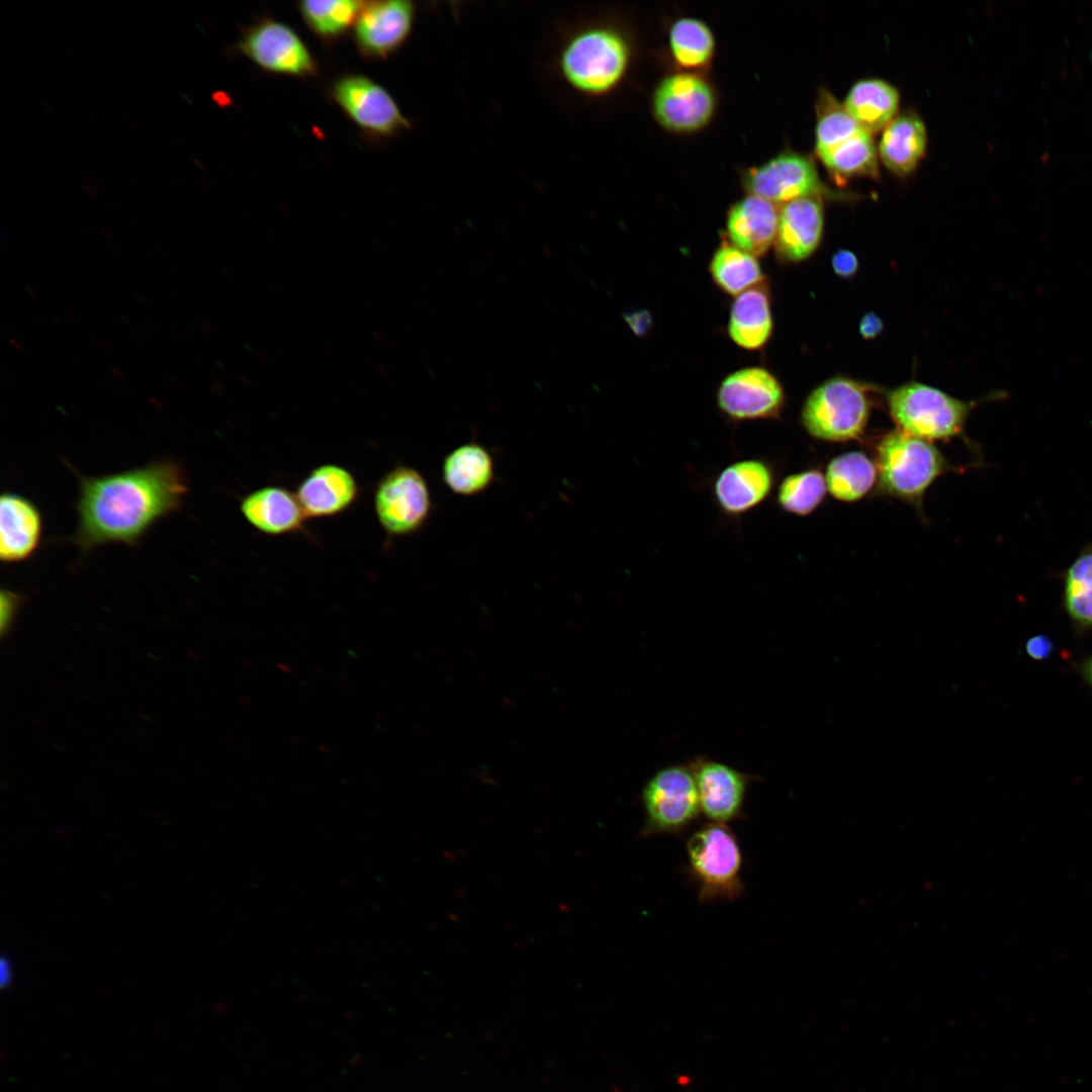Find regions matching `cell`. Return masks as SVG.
Listing matches in <instances>:
<instances>
[{
  "label": "cell",
  "mask_w": 1092,
  "mask_h": 1092,
  "mask_svg": "<svg viewBox=\"0 0 1092 1092\" xmlns=\"http://www.w3.org/2000/svg\"><path fill=\"white\" fill-rule=\"evenodd\" d=\"M42 517L27 497L6 491L0 498V559L17 563L30 558L38 549Z\"/></svg>",
  "instance_id": "cell-21"
},
{
  "label": "cell",
  "mask_w": 1092,
  "mask_h": 1092,
  "mask_svg": "<svg viewBox=\"0 0 1092 1092\" xmlns=\"http://www.w3.org/2000/svg\"><path fill=\"white\" fill-rule=\"evenodd\" d=\"M741 181L746 194L779 206L795 199L821 198L826 194L813 160L793 151L781 152L760 165L748 168Z\"/></svg>",
  "instance_id": "cell-12"
},
{
  "label": "cell",
  "mask_w": 1092,
  "mask_h": 1092,
  "mask_svg": "<svg viewBox=\"0 0 1092 1092\" xmlns=\"http://www.w3.org/2000/svg\"><path fill=\"white\" fill-rule=\"evenodd\" d=\"M112 373H113L114 375H116L117 377H119V378H121V379H124V375H123V374H122V372H120V371H119L118 369H116V368H113V369H112Z\"/></svg>",
  "instance_id": "cell-40"
},
{
  "label": "cell",
  "mask_w": 1092,
  "mask_h": 1092,
  "mask_svg": "<svg viewBox=\"0 0 1092 1092\" xmlns=\"http://www.w3.org/2000/svg\"><path fill=\"white\" fill-rule=\"evenodd\" d=\"M714 251L708 270L714 284L725 294L736 297L766 281L757 257L740 250L724 239Z\"/></svg>",
  "instance_id": "cell-28"
},
{
  "label": "cell",
  "mask_w": 1092,
  "mask_h": 1092,
  "mask_svg": "<svg viewBox=\"0 0 1092 1092\" xmlns=\"http://www.w3.org/2000/svg\"><path fill=\"white\" fill-rule=\"evenodd\" d=\"M824 476L828 492L844 503L863 498L878 481L875 461L859 451L845 452L832 458Z\"/></svg>",
  "instance_id": "cell-27"
},
{
  "label": "cell",
  "mask_w": 1092,
  "mask_h": 1092,
  "mask_svg": "<svg viewBox=\"0 0 1092 1092\" xmlns=\"http://www.w3.org/2000/svg\"><path fill=\"white\" fill-rule=\"evenodd\" d=\"M774 487V471L765 461L746 459L725 467L714 481L713 492L720 510L740 516L759 506Z\"/></svg>",
  "instance_id": "cell-18"
},
{
  "label": "cell",
  "mask_w": 1092,
  "mask_h": 1092,
  "mask_svg": "<svg viewBox=\"0 0 1092 1092\" xmlns=\"http://www.w3.org/2000/svg\"><path fill=\"white\" fill-rule=\"evenodd\" d=\"M701 812L711 821L726 824L743 816L750 775L729 764L697 756L691 761Z\"/></svg>",
  "instance_id": "cell-15"
},
{
  "label": "cell",
  "mask_w": 1092,
  "mask_h": 1092,
  "mask_svg": "<svg viewBox=\"0 0 1092 1092\" xmlns=\"http://www.w3.org/2000/svg\"><path fill=\"white\" fill-rule=\"evenodd\" d=\"M834 175L842 178L878 174V149L872 134L861 130L818 157Z\"/></svg>",
  "instance_id": "cell-30"
},
{
  "label": "cell",
  "mask_w": 1092,
  "mask_h": 1092,
  "mask_svg": "<svg viewBox=\"0 0 1092 1092\" xmlns=\"http://www.w3.org/2000/svg\"><path fill=\"white\" fill-rule=\"evenodd\" d=\"M716 108V91L701 72L677 70L667 74L651 96L656 122L675 133H691L706 127Z\"/></svg>",
  "instance_id": "cell-8"
},
{
  "label": "cell",
  "mask_w": 1092,
  "mask_h": 1092,
  "mask_svg": "<svg viewBox=\"0 0 1092 1092\" xmlns=\"http://www.w3.org/2000/svg\"><path fill=\"white\" fill-rule=\"evenodd\" d=\"M373 507L375 516L389 538L419 532L432 512V498L423 474L407 465H397L377 482Z\"/></svg>",
  "instance_id": "cell-9"
},
{
  "label": "cell",
  "mask_w": 1092,
  "mask_h": 1092,
  "mask_svg": "<svg viewBox=\"0 0 1092 1092\" xmlns=\"http://www.w3.org/2000/svg\"><path fill=\"white\" fill-rule=\"evenodd\" d=\"M899 101V92L890 83L864 79L852 85L842 104L852 119L873 134L897 116Z\"/></svg>",
  "instance_id": "cell-24"
},
{
  "label": "cell",
  "mask_w": 1092,
  "mask_h": 1092,
  "mask_svg": "<svg viewBox=\"0 0 1092 1092\" xmlns=\"http://www.w3.org/2000/svg\"><path fill=\"white\" fill-rule=\"evenodd\" d=\"M832 267L837 275L841 277H851L858 269V260L851 251L840 250L832 257Z\"/></svg>",
  "instance_id": "cell-34"
},
{
  "label": "cell",
  "mask_w": 1092,
  "mask_h": 1092,
  "mask_svg": "<svg viewBox=\"0 0 1092 1092\" xmlns=\"http://www.w3.org/2000/svg\"><path fill=\"white\" fill-rule=\"evenodd\" d=\"M824 231V206L820 197H803L780 206L775 251L779 260L798 263L818 249Z\"/></svg>",
  "instance_id": "cell-16"
},
{
  "label": "cell",
  "mask_w": 1092,
  "mask_h": 1092,
  "mask_svg": "<svg viewBox=\"0 0 1092 1092\" xmlns=\"http://www.w3.org/2000/svg\"><path fill=\"white\" fill-rule=\"evenodd\" d=\"M9 343L11 345H13L17 350H20V351L22 350V347L17 342H15L13 339H9Z\"/></svg>",
  "instance_id": "cell-41"
},
{
  "label": "cell",
  "mask_w": 1092,
  "mask_h": 1092,
  "mask_svg": "<svg viewBox=\"0 0 1092 1092\" xmlns=\"http://www.w3.org/2000/svg\"><path fill=\"white\" fill-rule=\"evenodd\" d=\"M444 483L455 494L472 496L485 491L494 479L490 453L477 443L456 447L444 459Z\"/></svg>",
  "instance_id": "cell-25"
},
{
  "label": "cell",
  "mask_w": 1092,
  "mask_h": 1092,
  "mask_svg": "<svg viewBox=\"0 0 1092 1092\" xmlns=\"http://www.w3.org/2000/svg\"><path fill=\"white\" fill-rule=\"evenodd\" d=\"M12 981V970L10 961L6 956H2L0 960V985L2 988H6Z\"/></svg>",
  "instance_id": "cell-38"
},
{
  "label": "cell",
  "mask_w": 1092,
  "mask_h": 1092,
  "mask_svg": "<svg viewBox=\"0 0 1092 1092\" xmlns=\"http://www.w3.org/2000/svg\"><path fill=\"white\" fill-rule=\"evenodd\" d=\"M240 511L248 524L268 536L301 532L307 520L295 492L279 485L249 492L242 498Z\"/></svg>",
  "instance_id": "cell-20"
},
{
  "label": "cell",
  "mask_w": 1092,
  "mask_h": 1092,
  "mask_svg": "<svg viewBox=\"0 0 1092 1092\" xmlns=\"http://www.w3.org/2000/svg\"><path fill=\"white\" fill-rule=\"evenodd\" d=\"M872 401L866 385L837 376L813 389L801 410V424L814 439L846 442L860 438L869 423Z\"/></svg>",
  "instance_id": "cell-4"
},
{
  "label": "cell",
  "mask_w": 1092,
  "mask_h": 1092,
  "mask_svg": "<svg viewBox=\"0 0 1092 1092\" xmlns=\"http://www.w3.org/2000/svg\"><path fill=\"white\" fill-rule=\"evenodd\" d=\"M632 47L610 21H587L567 30L554 57V69L576 94L599 98L615 91L627 75Z\"/></svg>",
  "instance_id": "cell-2"
},
{
  "label": "cell",
  "mask_w": 1092,
  "mask_h": 1092,
  "mask_svg": "<svg viewBox=\"0 0 1092 1092\" xmlns=\"http://www.w3.org/2000/svg\"><path fill=\"white\" fill-rule=\"evenodd\" d=\"M779 211V205L746 194L729 207L721 239L757 258L764 256L775 245Z\"/></svg>",
  "instance_id": "cell-19"
},
{
  "label": "cell",
  "mask_w": 1092,
  "mask_h": 1092,
  "mask_svg": "<svg viewBox=\"0 0 1092 1092\" xmlns=\"http://www.w3.org/2000/svg\"><path fill=\"white\" fill-rule=\"evenodd\" d=\"M772 331L771 296L766 280L734 298L729 310L727 334L737 347L758 351L766 346Z\"/></svg>",
  "instance_id": "cell-22"
},
{
  "label": "cell",
  "mask_w": 1092,
  "mask_h": 1092,
  "mask_svg": "<svg viewBox=\"0 0 1092 1092\" xmlns=\"http://www.w3.org/2000/svg\"><path fill=\"white\" fill-rule=\"evenodd\" d=\"M330 95L352 121L373 138H392L411 128L390 93L365 75L349 73L338 77Z\"/></svg>",
  "instance_id": "cell-10"
},
{
  "label": "cell",
  "mask_w": 1092,
  "mask_h": 1092,
  "mask_svg": "<svg viewBox=\"0 0 1092 1092\" xmlns=\"http://www.w3.org/2000/svg\"><path fill=\"white\" fill-rule=\"evenodd\" d=\"M295 494L307 519L331 518L354 506L360 495V486L349 469L326 463L301 479Z\"/></svg>",
  "instance_id": "cell-17"
},
{
  "label": "cell",
  "mask_w": 1092,
  "mask_h": 1092,
  "mask_svg": "<svg viewBox=\"0 0 1092 1092\" xmlns=\"http://www.w3.org/2000/svg\"><path fill=\"white\" fill-rule=\"evenodd\" d=\"M417 16L416 4L407 0L368 1L353 27L359 52L368 59H387L408 40Z\"/></svg>",
  "instance_id": "cell-14"
},
{
  "label": "cell",
  "mask_w": 1092,
  "mask_h": 1092,
  "mask_svg": "<svg viewBox=\"0 0 1092 1092\" xmlns=\"http://www.w3.org/2000/svg\"><path fill=\"white\" fill-rule=\"evenodd\" d=\"M624 318L632 332L638 337L646 335L652 325L651 314L646 309L625 313Z\"/></svg>",
  "instance_id": "cell-35"
},
{
  "label": "cell",
  "mask_w": 1092,
  "mask_h": 1092,
  "mask_svg": "<svg viewBox=\"0 0 1092 1092\" xmlns=\"http://www.w3.org/2000/svg\"><path fill=\"white\" fill-rule=\"evenodd\" d=\"M686 848L701 902L734 900L742 894V855L730 827L717 822L704 824L688 838Z\"/></svg>",
  "instance_id": "cell-5"
},
{
  "label": "cell",
  "mask_w": 1092,
  "mask_h": 1092,
  "mask_svg": "<svg viewBox=\"0 0 1092 1092\" xmlns=\"http://www.w3.org/2000/svg\"><path fill=\"white\" fill-rule=\"evenodd\" d=\"M23 603V598L12 590L2 589L0 597V634L5 640L11 632L15 616Z\"/></svg>",
  "instance_id": "cell-33"
},
{
  "label": "cell",
  "mask_w": 1092,
  "mask_h": 1092,
  "mask_svg": "<svg viewBox=\"0 0 1092 1092\" xmlns=\"http://www.w3.org/2000/svg\"><path fill=\"white\" fill-rule=\"evenodd\" d=\"M668 49L678 70L702 72L714 58L716 40L705 21L682 16L676 18L668 29Z\"/></svg>",
  "instance_id": "cell-26"
},
{
  "label": "cell",
  "mask_w": 1092,
  "mask_h": 1092,
  "mask_svg": "<svg viewBox=\"0 0 1092 1092\" xmlns=\"http://www.w3.org/2000/svg\"><path fill=\"white\" fill-rule=\"evenodd\" d=\"M641 800L645 812L641 830L644 836L681 833L702 813L690 764L658 769L645 783Z\"/></svg>",
  "instance_id": "cell-7"
},
{
  "label": "cell",
  "mask_w": 1092,
  "mask_h": 1092,
  "mask_svg": "<svg viewBox=\"0 0 1092 1092\" xmlns=\"http://www.w3.org/2000/svg\"><path fill=\"white\" fill-rule=\"evenodd\" d=\"M1084 673L1087 680L1092 685V657L1086 662Z\"/></svg>",
  "instance_id": "cell-39"
},
{
  "label": "cell",
  "mask_w": 1092,
  "mask_h": 1092,
  "mask_svg": "<svg viewBox=\"0 0 1092 1092\" xmlns=\"http://www.w3.org/2000/svg\"><path fill=\"white\" fill-rule=\"evenodd\" d=\"M858 330L863 339H874L883 330L882 318L874 312L866 313L859 322Z\"/></svg>",
  "instance_id": "cell-37"
},
{
  "label": "cell",
  "mask_w": 1092,
  "mask_h": 1092,
  "mask_svg": "<svg viewBox=\"0 0 1092 1092\" xmlns=\"http://www.w3.org/2000/svg\"><path fill=\"white\" fill-rule=\"evenodd\" d=\"M927 146L923 120L915 113L897 115L884 129L878 156L884 166L899 176L913 172L922 160Z\"/></svg>",
  "instance_id": "cell-23"
},
{
  "label": "cell",
  "mask_w": 1092,
  "mask_h": 1092,
  "mask_svg": "<svg viewBox=\"0 0 1092 1092\" xmlns=\"http://www.w3.org/2000/svg\"><path fill=\"white\" fill-rule=\"evenodd\" d=\"M1052 650V640L1045 635L1033 636L1026 643L1027 654L1036 660L1045 659L1050 656Z\"/></svg>",
  "instance_id": "cell-36"
},
{
  "label": "cell",
  "mask_w": 1092,
  "mask_h": 1092,
  "mask_svg": "<svg viewBox=\"0 0 1092 1092\" xmlns=\"http://www.w3.org/2000/svg\"><path fill=\"white\" fill-rule=\"evenodd\" d=\"M897 429L927 440L946 441L962 435L971 404L921 382H908L887 396Z\"/></svg>",
  "instance_id": "cell-6"
},
{
  "label": "cell",
  "mask_w": 1092,
  "mask_h": 1092,
  "mask_svg": "<svg viewBox=\"0 0 1092 1092\" xmlns=\"http://www.w3.org/2000/svg\"><path fill=\"white\" fill-rule=\"evenodd\" d=\"M874 451L878 491L918 508L930 485L952 469L932 442L899 429L883 435Z\"/></svg>",
  "instance_id": "cell-3"
},
{
  "label": "cell",
  "mask_w": 1092,
  "mask_h": 1092,
  "mask_svg": "<svg viewBox=\"0 0 1092 1092\" xmlns=\"http://www.w3.org/2000/svg\"><path fill=\"white\" fill-rule=\"evenodd\" d=\"M1065 602L1075 621L1092 625V549L1081 554L1068 570Z\"/></svg>",
  "instance_id": "cell-32"
},
{
  "label": "cell",
  "mask_w": 1092,
  "mask_h": 1092,
  "mask_svg": "<svg viewBox=\"0 0 1092 1092\" xmlns=\"http://www.w3.org/2000/svg\"><path fill=\"white\" fill-rule=\"evenodd\" d=\"M66 313H68L71 318L75 320L74 313L70 312L69 310H66Z\"/></svg>",
  "instance_id": "cell-42"
},
{
  "label": "cell",
  "mask_w": 1092,
  "mask_h": 1092,
  "mask_svg": "<svg viewBox=\"0 0 1092 1092\" xmlns=\"http://www.w3.org/2000/svg\"><path fill=\"white\" fill-rule=\"evenodd\" d=\"M363 5L357 0H305L297 4L310 30L330 42L353 30Z\"/></svg>",
  "instance_id": "cell-29"
},
{
  "label": "cell",
  "mask_w": 1092,
  "mask_h": 1092,
  "mask_svg": "<svg viewBox=\"0 0 1092 1092\" xmlns=\"http://www.w3.org/2000/svg\"><path fill=\"white\" fill-rule=\"evenodd\" d=\"M79 481L71 541L84 553L112 543L135 546L159 520L182 509L189 491L185 469L173 460Z\"/></svg>",
  "instance_id": "cell-1"
},
{
  "label": "cell",
  "mask_w": 1092,
  "mask_h": 1092,
  "mask_svg": "<svg viewBox=\"0 0 1092 1092\" xmlns=\"http://www.w3.org/2000/svg\"><path fill=\"white\" fill-rule=\"evenodd\" d=\"M238 49L272 74L308 78L318 72L316 61L296 31L271 18H262L247 27Z\"/></svg>",
  "instance_id": "cell-11"
},
{
  "label": "cell",
  "mask_w": 1092,
  "mask_h": 1092,
  "mask_svg": "<svg viewBox=\"0 0 1092 1092\" xmlns=\"http://www.w3.org/2000/svg\"><path fill=\"white\" fill-rule=\"evenodd\" d=\"M716 404L733 422L777 420L786 404L779 378L761 366H747L726 375L716 392Z\"/></svg>",
  "instance_id": "cell-13"
},
{
  "label": "cell",
  "mask_w": 1092,
  "mask_h": 1092,
  "mask_svg": "<svg viewBox=\"0 0 1092 1092\" xmlns=\"http://www.w3.org/2000/svg\"><path fill=\"white\" fill-rule=\"evenodd\" d=\"M827 491L824 474L818 469H807L787 475L781 481L777 500L785 512L804 517L819 508Z\"/></svg>",
  "instance_id": "cell-31"
}]
</instances>
